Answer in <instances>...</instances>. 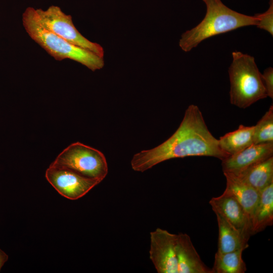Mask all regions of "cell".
<instances>
[{
	"label": "cell",
	"mask_w": 273,
	"mask_h": 273,
	"mask_svg": "<svg viewBox=\"0 0 273 273\" xmlns=\"http://www.w3.org/2000/svg\"><path fill=\"white\" fill-rule=\"evenodd\" d=\"M191 156H207L221 161L230 156L220 148L211 133L199 107L191 104L186 109L176 130L167 140L151 149L135 154L132 169L143 172L163 161Z\"/></svg>",
	"instance_id": "obj_1"
},
{
	"label": "cell",
	"mask_w": 273,
	"mask_h": 273,
	"mask_svg": "<svg viewBox=\"0 0 273 273\" xmlns=\"http://www.w3.org/2000/svg\"><path fill=\"white\" fill-rule=\"evenodd\" d=\"M202 1L206 6L204 18L196 26L183 33L179 40V46L184 52L191 51L210 37L257 24V20L255 16H248L234 11L223 4L221 0Z\"/></svg>",
	"instance_id": "obj_2"
},
{
	"label": "cell",
	"mask_w": 273,
	"mask_h": 273,
	"mask_svg": "<svg viewBox=\"0 0 273 273\" xmlns=\"http://www.w3.org/2000/svg\"><path fill=\"white\" fill-rule=\"evenodd\" d=\"M22 24L31 39L55 60H72L93 71L104 67V58L70 43L42 27L35 17L34 8L28 7L25 10L22 14Z\"/></svg>",
	"instance_id": "obj_3"
},
{
	"label": "cell",
	"mask_w": 273,
	"mask_h": 273,
	"mask_svg": "<svg viewBox=\"0 0 273 273\" xmlns=\"http://www.w3.org/2000/svg\"><path fill=\"white\" fill-rule=\"evenodd\" d=\"M229 68L231 104L245 109L266 98V89L254 58L241 52L232 53Z\"/></svg>",
	"instance_id": "obj_4"
},
{
	"label": "cell",
	"mask_w": 273,
	"mask_h": 273,
	"mask_svg": "<svg viewBox=\"0 0 273 273\" xmlns=\"http://www.w3.org/2000/svg\"><path fill=\"white\" fill-rule=\"evenodd\" d=\"M50 165L66 168L85 177L102 180L108 172V164L103 153L80 142L68 146Z\"/></svg>",
	"instance_id": "obj_5"
},
{
	"label": "cell",
	"mask_w": 273,
	"mask_h": 273,
	"mask_svg": "<svg viewBox=\"0 0 273 273\" xmlns=\"http://www.w3.org/2000/svg\"><path fill=\"white\" fill-rule=\"evenodd\" d=\"M34 13L39 23L48 30L104 58V51L102 46L84 37L74 26L71 16L66 14L59 7L51 6L46 10L34 9Z\"/></svg>",
	"instance_id": "obj_6"
},
{
	"label": "cell",
	"mask_w": 273,
	"mask_h": 273,
	"mask_svg": "<svg viewBox=\"0 0 273 273\" xmlns=\"http://www.w3.org/2000/svg\"><path fill=\"white\" fill-rule=\"evenodd\" d=\"M45 177L61 196L71 200L82 197L102 181L85 177L66 168L51 165L46 170Z\"/></svg>",
	"instance_id": "obj_7"
},
{
	"label": "cell",
	"mask_w": 273,
	"mask_h": 273,
	"mask_svg": "<svg viewBox=\"0 0 273 273\" xmlns=\"http://www.w3.org/2000/svg\"><path fill=\"white\" fill-rule=\"evenodd\" d=\"M150 259L158 273H177V234L157 228L150 232Z\"/></svg>",
	"instance_id": "obj_8"
},
{
	"label": "cell",
	"mask_w": 273,
	"mask_h": 273,
	"mask_svg": "<svg viewBox=\"0 0 273 273\" xmlns=\"http://www.w3.org/2000/svg\"><path fill=\"white\" fill-rule=\"evenodd\" d=\"M209 203L215 213L221 216L248 241L252 235L251 219L235 198L223 192L212 198Z\"/></svg>",
	"instance_id": "obj_9"
},
{
	"label": "cell",
	"mask_w": 273,
	"mask_h": 273,
	"mask_svg": "<svg viewBox=\"0 0 273 273\" xmlns=\"http://www.w3.org/2000/svg\"><path fill=\"white\" fill-rule=\"evenodd\" d=\"M273 155V143L252 144L222 160L223 172L237 174Z\"/></svg>",
	"instance_id": "obj_10"
},
{
	"label": "cell",
	"mask_w": 273,
	"mask_h": 273,
	"mask_svg": "<svg viewBox=\"0 0 273 273\" xmlns=\"http://www.w3.org/2000/svg\"><path fill=\"white\" fill-rule=\"evenodd\" d=\"M175 252L177 273H214L202 260L188 234H177Z\"/></svg>",
	"instance_id": "obj_11"
},
{
	"label": "cell",
	"mask_w": 273,
	"mask_h": 273,
	"mask_svg": "<svg viewBox=\"0 0 273 273\" xmlns=\"http://www.w3.org/2000/svg\"><path fill=\"white\" fill-rule=\"evenodd\" d=\"M226 178L224 193L234 198L241 204L251 219L258 203L260 192L253 188L238 176L229 172H223Z\"/></svg>",
	"instance_id": "obj_12"
},
{
	"label": "cell",
	"mask_w": 273,
	"mask_h": 273,
	"mask_svg": "<svg viewBox=\"0 0 273 273\" xmlns=\"http://www.w3.org/2000/svg\"><path fill=\"white\" fill-rule=\"evenodd\" d=\"M273 223V182L260 192V197L251 217V235L263 231Z\"/></svg>",
	"instance_id": "obj_13"
},
{
	"label": "cell",
	"mask_w": 273,
	"mask_h": 273,
	"mask_svg": "<svg viewBox=\"0 0 273 273\" xmlns=\"http://www.w3.org/2000/svg\"><path fill=\"white\" fill-rule=\"evenodd\" d=\"M234 174L260 192L273 182V156Z\"/></svg>",
	"instance_id": "obj_14"
},
{
	"label": "cell",
	"mask_w": 273,
	"mask_h": 273,
	"mask_svg": "<svg viewBox=\"0 0 273 273\" xmlns=\"http://www.w3.org/2000/svg\"><path fill=\"white\" fill-rule=\"evenodd\" d=\"M218 227L217 253H225L248 247V241L225 219L215 213Z\"/></svg>",
	"instance_id": "obj_15"
},
{
	"label": "cell",
	"mask_w": 273,
	"mask_h": 273,
	"mask_svg": "<svg viewBox=\"0 0 273 273\" xmlns=\"http://www.w3.org/2000/svg\"><path fill=\"white\" fill-rule=\"evenodd\" d=\"M254 125L242 124L233 131L220 136L218 144L221 149L230 156L235 154L253 144Z\"/></svg>",
	"instance_id": "obj_16"
},
{
	"label": "cell",
	"mask_w": 273,
	"mask_h": 273,
	"mask_svg": "<svg viewBox=\"0 0 273 273\" xmlns=\"http://www.w3.org/2000/svg\"><path fill=\"white\" fill-rule=\"evenodd\" d=\"M245 249L225 253H216L212 268L214 273H244L247 270L242 258Z\"/></svg>",
	"instance_id": "obj_17"
},
{
	"label": "cell",
	"mask_w": 273,
	"mask_h": 273,
	"mask_svg": "<svg viewBox=\"0 0 273 273\" xmlns=\"http://www.w3.org/2000/svg\"><path fill=\"white\" fill-rule=\"evenodd\" d=\"M273 143V106L254 125L253 144Z\"/></svg>",
	"instance_id": "obj_18"
},
{
	"label": "cell",
	"mask_w": 273,
	"mask_h": 273,
	"mask_svg": "<svg viewBox=\"0 0 273 273\" xmlns=\"http://www.w3.org/2000/svg\"><path fill=\"white\" fill-rule=\"evenodd\" d=\"M257 18L256 26L269 32L273 35V1L270 0L268 10L261 14L254 15Z\"/></svg>",
	"instance_id": "obj_19"
},
{
	"label": "cell",
	"mask_w": 273,
	"mask_h": 273,
	"mask_svg": "<svg viewBox=\"0 0 273 273\" xmlns=\"http://www.w3.org/2000/svg\"><path fill=\"white\" fill-rule=\"evenodd\" d=\"M262 79L266 89L267 96L273 98V68L269 67L261 74Z\"/></svg>",
	"instance_id": "obj_20"
},
{
	"label": "cell",
	"mask_w": 273,
	"mask_h": 273,
	"mask_svg": "<svg viewBox=\"0 0 273 273\" xmlns=\"http://www.w3.org/2000/svg\"><path fill=\"white\" fill-rule=\"evenodd\" d=\"M8 255L2 249H0V271L4 264L8 260Z\"/></svg>",
	"instance_id": "obj_21"
}]
</instances>
